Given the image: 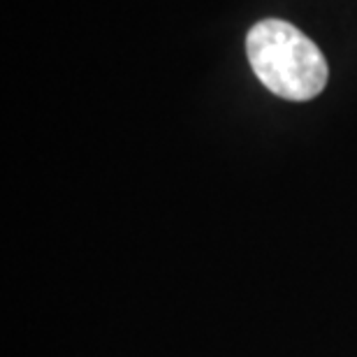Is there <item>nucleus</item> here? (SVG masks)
Instances as JSON below:
<instances>
[{"mask_svg": "<svg viewBox=\"0 0 357 357\" xmlns=\"http://www.w3.org/2000/svg\"><path fill=\"white\" fill-rule=\"evenodd\" d=\"M246 54L262 86L292 102L313 100L323 93L330 77L316 42L283 19L258 21L248 31Z\"/></svg>", "mask_w": 357, "mask_h": 357, "instance_id": "f257e3e1", "label": "nucleus"}]
</instances>
